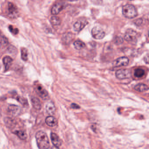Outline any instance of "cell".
I'll list each match as a JSON object with an SVG mask.
<instances>
[{
	"label": "cell",
	"instance_id": "9c48e42d",
	"mask_svg": "<svg viewBox=\"0 0 149 149\" xmlns=\"http://www.w3.org/2000/svg\"><path fill=\"white\" fill-rule=\"evenodd\" d=\"M7 9L8 14L11 17H15L18 13L17 7L15 5L11 2L8 3Z\"/></svg>",
	"mask_w": 149,
	"mask_h": 149
},
{
	"label": "cell",
	"instance_id": "6da1fadb",
	"mask_svg": "<svg viewBox=\"0 0 149 149\" xmlns=\"http://www.w3.org/2000/svg\"><path fill=\"white\" fill-rule=\"evenodd\" d=\"M36 143L39 149H48L50 142L47 134L42 131H38L36 135Z\"/></svg>",
	"mask_w": 149,
	"mask_h": 149
},
{
	"label": "cell",
	"instance_id": "ffe728a7",
	"mask_svg": "<svg viewBox=\"0 0 149 149\" xmlns=\"http://www.w3.org/2000/svg\"><path fill=\"white\" fill-rule=\"evenodd\" d=\"M74 48L77 50H80L85 46V44L83 42L79 40H77L74 42Z\"/></svg>",
	"mask_w": 149,
	"mask_h": 149
},
{
	"label": "cell",
	"instance_id": "d6986e66",
	"mask_svg": "<svg viewBox=\"0 0 149 149\" xmlns=\"http://www.w3.org/2000/svg\"><path fill=\"white\" fill-rule=\"evenodd\" d=\"M14 133L21 140H25L27 138V134L24 131L20 130H16Z\"/></svg>",
	"mask_w": 149,
	"mask_h": 149
},
{
	"label": "cell",
	"instance_id": "8fae6325",
	"mask_svg": "<svg viewBox=\"0 0 149 149\" xmlns=\"http://www.w3.org/2000/svg\"><path fill=\"white\" fill-rule=\"evenodd\" d=\"M5 123L8 128L13 129L17 125V121L13 118L7 117L5 119Z\"/></svg>",
	"mask_w": 149,
	"mask_h": 149
},
{
	"label": "cell",
	"instance_id": "603a6c76",
	"mask_svg": "<svg viewBox=\"0 0 149 149\" xmlns=\"http://www.w3.org/2000/svg\"><path fill=\"white\" fill-rule=\"evenodd\" d=\"M21 58L23 60L26 61L28 60V53L27 49L22 48L21 49Z\"/></svg>",
	"mask_w": 149,
	"mask_h": 149
},
{
	"label": "cell",
	"instance_id": "8992f818",
	"mask_svg": "<svg viewBox=\"0 0 149 149\" xmlns=\"http://www.w3.org/2000/svg\"><path fill=\"white\" fill-rule=\"evenodd\" d=\"M129 63V60L127 57H121L118 58L112 63V65L114 67H121L126 66Z\"/></svg>",
	"mask_w": 149,
	"mask_h": 149
},
{
	"label": "cell",
	"instance_id": "5bb4252c",
	"mask_svg": "<svg viewBox=\"0 0 149 149\" xmlns=\"http://www.w3.org/2000/svg\"><path fill=\"white\" fill-rule=\"evenodd\" d=\"M46 123L48 126L54 127L57 124V121L55 117L52 116H49L46 119Z\"/></svg>",
	"mask_w": 149,
	"mask_h": 149
},
{
	"label": "cell",
	"instance_id": "277c9868",
	"mask_svg": "<svg viewBox=\"0 0 149 149\" xmlns=\"http://www.w3.org/2000/svg\"><path fill=\"white\" fill-rule=\"evenodd\" d=\"M36 92L42 99H46L48 96V92L41 84L36 83L34 86Z\"/></svg>",
	"mask_w": 149,
	"mask_h": 149
},
{
	"label": "cell",
	"instance_id": "4fadbf2b",
	"mask_svg": "<svg viewBox=\"0 0 149 149\" xmlns=\"http://www.w3.org/2000/svg\"><path fill=\"white\" fill-rule=\"evenodd\" d=\"M86 24V22L81 21H78L76 22L74 25V30L77 32L81 31L85 26Z\"/></svg>",
	"mask_w": 149,
	"mask_h": 149
},
{
	"label": "cell",
	"instance_id": "484cf974",
	"mask_svg": "<svg viewBox=\"0 0 149 149\" xmlns=\"http://www.w3.org/2000/svg\"><path fill=\"white\" fill-rule=\"evenodd\" d=\"M71 108L74 109H79L80 106L77 104H75V103H72L71 105Z\"/></svg>",
	"mask_w": 149,
	"mask_h": 149
},
{
	"label": "cell",
	"instance_id": "7a4b0ae2",
	"mask_svg": "<svg viewBox=\"0 0 149 149\" xmlns=\"http://www.w3.org/2000/svg\"><path fill=\"white\" fill-rule=\"evenodd\" d=\"M123 15L128 19H133L137 16V11L136 9L133 5H128L124 6L122 8Z\"/></svg>",
	"mask_w": 149,
	"mask_h": 149
},
{
	"label": "cell",
	"instance_id": "7402d4cb",
	"mask_svg": "<svg viewBox=\"0 0 149 149\" xmlns=\"http://www.w3.org/2000/svg\"><path fill=\"white\" fill-rule=\"evenodd\" d=\"M145 74L144 70L141 68L136 69L134 72V76L136 77H141Z\"/></svg>",
	"mask_w": 149,
	"mask_h": 149
},
{
	"label": "cell",
	"instance_id": "7c38bea8",
	"mask_svg": "<svg viewBox=\"0 0 149 149\" xmlns=\"http://www.w3.org/2000/svg\"><path fill=\"white\" fill-rule=\"evenodd\" d=\"M46 110L48 114L52 115L55 112L56 108L52 102H49L46 104Z\"/></svg>",
	"mask_w": 149,
	"mask_h": 149
},
{
	"label": "cell",
	"instance_id": "2e32d148",
	"mask_svg": "<svg viewBox=\"0 0 149 149\" xmlns=\"http://www.w3.org/2000/svg\"><path fill=\"white\" fill-rule=\"evenodd\" d=\"M3 64L5 66V70H7L9 69L12 62V59L9 56H6L3 58Z\"/></svg>",
	"mask_w": 149,
	"mask_h": 149
},
{
	"label": "cell",
	"instance_id": "ac0fdd59",
	"mask_svg": "<svg viewBox=\"0 0 149 149\" xmlns=\"http://www.w3.org/2000/svg\"><path fill=\"white\" fill-rule=\"evenodd\" d=\"M134 89L136 91L139 92H144L148 90V87L146 85L144 84H139L136 85Z\"/></svg>",
	"mask_w": 149,
	"mask_h": 149
},
{
	"label": "cell",
	"instance_id": "4316f807",
	"mask_svg": "<svg viewBox=\"0 0 149 149\" xmlns=\"http://www.w3.org/2000/svg\"><path fill=\"white\" fill-rule=\"evenodd\" d=\"M142 20L141 19H137V21H136L135 23L136 24V25H140V24L142 23Z\"/></svg>",
	"mask_w": 149,
	"mask_h": 149
},
{
	"label": "cell",
	"instance_id": "f1b7e54d",
	"mask_svg": "<svg viewBox=\"0 0 149 149\" xmlns=\"http://www.w3.org/2000/svg\"><path fill=\"white\" fill-rule=\"evenodd\" d=\"M50 149H59V148L55 146H53L51 147Z\"/></svg>",
	"mask_w": 149,
	"mask_h": 149
},
{
	"label": "cell",
	"instance_id": "d4e9b609",
	"mask_svg": "<svg viewBox=\"0 0 149 149\" xmlns=\"http://www.w3.org/2000/svg\"><path fill=\"white\" fill-rule=\"evenodd\" d=\"M9 29L11 32H12L13 34H15V35H16V34L19 33V30H18V29H17V28H13L12 26H9Z\"/></svg>",
	"mask_w": 149,
	"mask_h": 149
},
{
	"label": "cell",
	"instance_id": "ba28073f",
	"mask_svg": "<svg viewBox=\"0 0 149 149\" xmlns=\"http://www.w3.org/2000/svg\"><path fill=\"white\" fill-rule=\"evenodd\" d=\"M65 7V4L63 2H59L55 4L51 9V13L52 15H56L59 14L61 11Z\"/></svg>",
	"mask_w": 149,
	"mask_h": 149
},
{
	"label": "cell",
	"instance_id": "44dd1931",
	"mask_svg": "<svg viewBox=\"0 0 149 149\" xmlns=\"http://www.w3.org/2000/svg\"><path fill=\"white\" fill-rule=\"evenodd\" d=\"M50 22L54 26H58L60 24L61 20L58 17L53 16L51 17Z\"/></svg>",
	"mask_w": 149,
	"mask_h": 149
},
{
	"label": "cell",
	"instance_id": "5b68a950",
	"mask_svg": "<svg viewBox=\"0 0 149 149\" xmlns=\"http://www.w3.org/2000/svg\"><path fill=\"white\" fill-rule=\"evenodd\" d=\"M131 72L128 69H120L115 73L116 77L121 80L130 78L131 77Z\"/></svg>",
	"mask_w": 149,
	"mask_h": 149
},
{
	"label": "cell",
	"instance_id": "3957f363",
	"mask_svg": "<svg viewBox=\"0 0 149 149\" xmlns=\"http://www.w3.org/2000/svg\"><path fill=\"white\" fill-rule=\"evenodd\" d=\"M92 37L96 40H101L105 36V33L100 27L96 26L94 27L91 30Z\"/></svg>",
	"mask_w": 149,
	"mask_h": 149
},
{
	"label": "cell",
	"instance_id": "e0dca14e",
	"mask_svg": "<svg viewBox=\"0 0 149 149\" xmlns=\"http://www.w3.org/2000/svg\"><path fill=\"white\" fill-rule=\"evenodd\" d=\"M8 112L10 113L12 115H15L17 114L19 111V106H17L15 105H11L8 106Z\"/></svg>",
	"mask_w": 149,
	"mask_h": 149
},
{
	"label": "cell",
	"instance_id": "52a82bcc",
	"mask_svg": "<svg viewBox=\"0 0 149 149\" xmlns=\"http://www.w3.org/2000/svg\"><path fill=\"white\" fill-rule=\"evenodd\" d=\"M137 35L136 32L132 29H129L125 34L124 39L128 42H132L136 39Z\"/></svg>",
	"mask_w": 149,
	"mask_h": 149
},
{
	"label": "cell",
	"instance_id": "83f0119b",
	"mask_svg": "<svg viewBox=\"0 0 149 149\" xmlns=\"http://www.w3.org/2000/svg\"><path fill=\"white\" fill-rule=\"evenodd\" d=\"M144 61L146 62V63L148 64V63H149V56H146L144 59Z\"/></svg>",
	"mask_w": 149,
	"mask_h": 149
},
{
	"label": "cell",
	"instance_id": "cb8c5ba5",
	"mask_svg": "<svg viewBox=\"0 0 149 149\" xmlns=\"http://www.w3.org/2000/svg\"><path fill=\"white\" fill-rule=\"evenodd\" d=\"M17 99L24 106H26V105H28L27 101L26 99H24V98H21V97H17Z\"/></svg>",
	"mask_w": 149,
	"mask_h": 149
},
{
	"label": "cell",
	"instance_id": "30bf717a",
	"mask_svg": "<svg viewBox=\"0 0 149 149\" xmlns=\"http://www.w3.org/2000/svg\"><path fill=\"white\" fill-rule=\"evenodd\" d=\"M51 140L52 144H54V146L59 147L62 144L61 140L60 139V137L58 136L56 134L52 133L51 134Z\"/></svg>",
	"mask_w": 149,
	"mask_h": 149
},
{
	"label": "cell",
	"instance_id": "9a60e30c",
	"mask_svg": "<svg viewBox=\"0 0 149 149\" xmlns=\"http://www.w3.org/2000/svg\"><path fill=\"white\" fill-rule=\"evenodd\" d=\"M31 102L32 106L35 109L40 110L41 109V104L40 101L38 98L32 97L31 98Z\"/></svg>",
	"mask_w": 149,
	"mask_h": 149
}]
</instances>
